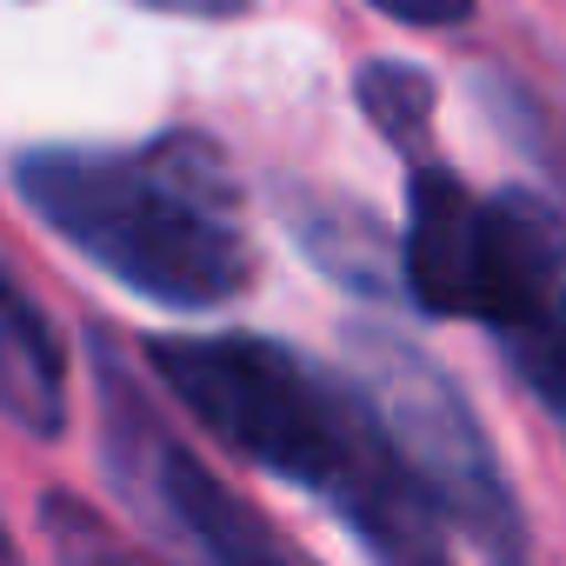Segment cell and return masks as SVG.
<instances>
[{
  "instance_id": "1",
  "label": "cell",
  "mask_w": 566,
  "mask_h": 566,
  "mask_svg": "<svg viewBox=\"0 0 566 566\" xmlns=\"http://www.w3.org/2000/svg\"><path fill=\"white\" fill-rule=\"evenodd\" d=\"M147 367L227 453L314 493L374 566H453L440 506L354 380L266 334H167Z\"/></svg>"
},
{
  "instance_id": "2",
  "label": "cell",
  "mask_w": 566,
  "mask_h": 566,
  "mask_svg": "<svg viewBox=\"0 0 566 566\" xmlns=\"http://www.w3.org/2000/svg\"><path fill=\"white\" fill-rule=\"evenodd\" d=\"M14 187L48 233L154 307L213 314L260 280L240 180L207 134L41 147L14 160Z\"/></svg>"
},
{
  "instance_id": "3",
  "label": "cell",
  "mask_w": 566,
  "mask_h": 566,
  "mask_svg": "<svg viewBox=\"0 0 566 566\" xmlns=\"http://www.w3.org/2000/svg\"><path fill=\"white\" fill-rule=\"evenodd\" d=\"M407 301L433 321H473L500 340L513 380L566 420V213L533 187L473 193L420 160L407 180Z\"/></svg>"
},
{
  "instance_id": "4",
  "label": "cell",
  "mask_w": 566,
  "mask_h": 566,
  "mask_svg": "<svg viewBox=\"0 0 566 566\" xmlns=\"http://www.w3.org/2000/svg\"><path fill=\"white\" fill-rule=\"evenodd\" d=\"M347 367H354V387L374 400L387 440L400 447L407 473L440 506V520L460 526L473 546L520 559V546H526L520 493H513L473 400L460 394V380L433 354H420L407 334L367 327V321L347 327Z\"/></svg>"
},
{
  "instance_id": "5",
  "label": "cell",
  "mask_w": 566,
  "mask_h": 566,
  "mask_svg": "<svg viewBox=\"0 0 566 566\" xmlns=\"http://www.w3.org/2000/svg\"><path fill=\"white\" fill-rule=\"evenodd\" d=\"M101 407H107V473L160 539L193 566H314L280 526H266L220 473H207L127 387L114 347L101 340Z\"/></svg>"
},
{
  "instance_id": "6",
  "label": "cell",
  "mask_w": 566,
  "mask_h": 566,
  "mask_svg": "<svg viewBox=\"0 0 566 566\" xmlns=\"http://www.w3.org/2000/svg\"><path fill=\"white\" fill-rule=\"evenodd\" d=\"M287 233L301 253L360 301H407V253L387 220L340 193H287Z\"/></svg>"
},
{
  "instance_id": "7",
  "label": "cell",
  "mask_w": 566,
  "mask_h": 566,
  "mask_svg": "<svg viewBox=\"0 0 566 566\" xmlns=\"http://www.w3.org/2000/svg\"><path fill=\"white\" fill-rule=\"evenodd\" d=\"M0 413L34 440L67 433V347L8 266H0Z\"/></svg>"
},
{
  "instance_id": "8",
  "label": "cell",
  "mask_w": 566,
  "mask_h": 566,
  "mask_svg": "<svg viewBox=\"0 0 566 566\" xmlns=\"http://www.w3.org/2000/svg\"><path fill=\"white\" fill-rule=\"evenodd\" d=\"M354 101H360V114L380 127V140H394V147H420L440 87H433V74L413 67V61H367V67L354 74Z\"/></svg>"
},
{
  "instance_id": "9",
  "label": "cell",
  "mask_w": 566,
  "mask_h": 566,
  "mask_svg": "<svg viewBox=\"0 0 566 566\" xmlns=\"http://www.w3.org/2000/svg\"><path fill=\"white\" fill-rule=\"evenodd\" d=\"M480 107H493L500 127L539 160V174L566 187V120L539 101V87H526V81H513V74H480Z\"/></svg>"
},
{
  "instance_id": "10",
  "label": "cell",
  "mask_w": 566,
  "mask_h": 566,
  "mask_svg": "<svg viewBox=\"0 0 566 566\" xmlns=\"http://www.w3.org/2000/svg\"><path fill=\"white\" fill-rule=\"evenodd\" d=\"M48 533H54L61 566H127V553L114 546V533H107L94 513H81L67 493L48 500Z\"/></svg>"
},
{
  "instance_id": "11",
  "label": "cell",
  "mask_w": 566,
  "mask_h": 566,
  "mask_svg": "<svg viewBox=\"0 0 566 566\" xmlns=\"http://www.w3.org/2000/svg\"><path fill=\"white\" fill-rule=\"evenodd\" d=\"M367 8H380L400 28H467L480 0H367Z\"/></svg>"
},
{
  "instance_id": "12",
  "label": "cell",
  "mask_w": 566,
  "mask_h": 566,
  "mask_svg": "<svg viewBox=\"0 0 566 566\" xmlns=\"http://www.w3.org/2000/svg\"><path fill=\"white\" fill-rule=\"evenodd\" d=\"M140 8H154V14H180V21H233V14L253 8V0H140Z\"/></svg>"
},
{
  "instance_id": "13",
  "label": "cell",
  "mask_w": 566,
  "mask_h": 566,
  "mask_svg": "<svg viewBox=\"0 0 566 566\" xmlns=\"http://www.w3.org/2000/svg\"><path fill=\"white\" fill-rule=\"evenodd\" d=\"M0 566H28V559H21V546H14V533H8V526H0Z\"/></svg>"
},
{
  "instance_id": "14",
  "label": "cell",
  "mask_w": 566,
  "mask_h": 566,
  "mask_svg": "<svg viewBox=\"0 0 566 566\" xmlns=\"http://www.w3.org/2000/svg\"><path fill=\"white\" fill-rule=\"evenodd\" d=\"M506 566H520V559H506Z\"/></svg>"
},
{
  "instance_id": "15",
  "label": "cell",
  "mask_w": 566,
  "mask_h": 566,
  "mask_svg": "<svg viewBox=\"0 0 566 566\" xmlns=\"http://www.w3.org/2000/svg\"><path fill=\"white\" fill-rule=\"evenodd\" d=\"M559 433H566V420H559Z\"/></svg>"
}]
</instances>
